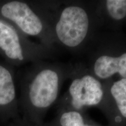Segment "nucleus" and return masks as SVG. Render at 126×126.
I'll return each mask as SVG.
<instances>
[{"label":"nucleus","instance_id":"f257e3e1","mask_svg":"<svg viewBox=\"0 0 126 126\" xmlns=\"http://www.w3.org/2000/svg\"><path fill=\"white\" fill-rule=\"evenodd\" d=\"M97 1H61L55 2L51 28L55 43L73 53L90 47L101 27Z\"/></svg>","mask_w":126,"mask_h":126},{"label":"nucleus","instance_id":"f03ea898","mask_svg":"<svg viewBox=\"0 0 126 126\" xmlns=\"http://www.w3.org/2000/svg\"><path fill=\"white\" fill-rule=\"evenodd\" d=\"M73 65L63 63L37 65L28 75L22 96L23 120L42 124L47 111L57 101L64 83L69 79Z\"/></svg>","mask_w":126,"mask_h":126},{"label":"nucleus","instance_id":"7ed1b4c3","mask_svg":"<svg viewBox=\"0 0 126 126\" xmlns=\"http://www.w3.org/2000/svg\"><path fill=\"white\" fill-rule=\"evenodd\" d=\"M69 79L68 90L60 99L58 108L81 111L89 107L99 109L105 96L104 81L96 78L88 66L82 63L73 65Z\"/></svg>","mask_w":126,"mask_h":126},{"label":"nucleus","instance_id":"20e7f679","mask_svg":"<svg viewBox=\"0 0 126 126\" xmlns=\"http://www.w3.org/2000/svg\"><path fill=\"white\" fill-rule=\"evenodd\" d=\"M54 2L48 13L42 15L28 3L19 1H10L1 7L4 18L13 22L26 35L38 37L44 46L53 49L55 41L51 28L52 11Z\"/></svg>","mask_w":126,"mask_h":126},{"label":"nucleus","instance_id":"39448f33","mask_svg":"<svg viewBox=\"0 0 126 126\" xmlns=\"http://www.w3.org/2000/svg\"><path fill=\"white\" fill-rule=\"evenodd\" d=\"M94 44L87 65L93 74L101 81L116 74L126 79V51H118L109 34L98 36Z\"/></svg>","mask_w":126,"mask_h":126},{"label":"nucleus","instance_id":"423d86ee","mask_svg":"<svg viewBox=\"0 0 126 126\" xmlns=\"http://www.w3.org/2000/svg\"><path fill=\"white\" fill-rule=\"evenodd\" d=\"M0 49L9 59L18 63L47 57L51 50L45 46L30 43L13 26L2 20H0Z\"/></svg>","mask_w":126,"mask_h":126},{"label":"nucleus","instance_id":"0eeeda50","mask_svg":"<svg viewBox=\"0 0 126 126\" xmlns=\"http://www.w3.org/2000/svg\"><path fill=\"white\" fill-rule=\"evenodd\" d=\"M105 96L99 108L106 117L109 126H118L126 119V79L104 81Z\"/></svg>","mask_w":126,"mask_h":126},{"label":"nucleus","instance_id":"6e6552de","mask_svg":"<svg viewBox=\"0 0 126 126\" xmlns=\"http://www.w3.org/2000/svg\"><path fill=\"white\" fill-rule=\"evenodd\" d=\"M49 126H102L88 118L84 111L58 108L57 114Z\"/></svg>","mask_w":126,"mask_h":126},{"label":"nucleus","instance_id":"1a4fd4ad","mask_svg":"<svg viewBox=\"0 0 126 126\" xmlns=\"http://www.w3.org/2000/svg\"><path fill=\"white\" fill-rule=\"evenodd\" d=\"M15 97V87L11 74L5 67L0 65V107L11 105Z\"/></svg>","mask_w":126,"mask_h":126},{"label":"nucleus","instance_id":"9d476101","mask_svg":"<svg viewBox=\"0 0 126 126\" xmlns=\"http://www.w3.org/2000/svg\"><path fill=\"white\" fill-rule=\"evenodd\" d=\"M14 126H49L48 124H32L31 123H29L24 120H20V119H16L15 124H14Z\"/></svg>","mask_w":126,"mask_h":126}]
</instances>
